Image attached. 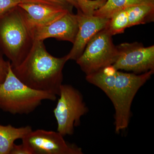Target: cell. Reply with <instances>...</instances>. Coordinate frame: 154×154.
<instances>
[{"mask_svg": "<svg viewBox=\"0 0 154 154\" xmlns=\"http://www.w3.org/2000/svg\"><path fill=\"white\" fill-rule=\"evenodd\" d=\"M154 70L140 74L125 73L110 66L86 75L87 82L102 90L113 104L116 133L127 128L131 116V105L141 87L148 81Z\"/></svg>", "mask_w": 154, "mask_h": 154, "instance_id": "cell-1", "label": "cell"}, {"mask_svg": "<svg viewBox=\"0 0 154 154\" xmlns=\"http://www.w3.org/2000/svg\"><path fill=\"white\" fill-rule=\"evenodd\" d=\"M67 55L58 58L48 52L43 41L35 40L32 48L19 65L12 67L14 74L30 88L59 96L63 81V70Z\"/></svg>", "mask_w": 154, "mask_h": 154, "instance_id": "cell-2", "label": "cell"}, {"mask_svg": "<svg viewBox=\"0 0 154 154\" xmlns=\"http://www.w3.org/2000/svg\"><path fill=\"white\" fill-rule=\"evenodd\" d=\"M34 42L19 7L0 15V51L9 59L12 67L24 60Z\"/></svg>", "mask_w": 154, "mask_h": 154, "instance_id": "cell-3", "label": "cell"}, {"mask_svg": "<svg viewBox=\"0 0 154 154\" xmlns=\"http://www.w3.org/2000/svg\"><path fill=\"white\" fill-rule=\"evenodd\" d=\"M56 99L54 94L34 90L22 83L14 74L11 64L5 79L0 85V109L14 115L29 114L43 100Z\"/></svg>", "mask_w": 154, "mask_h": 154, "instance_id": "cell-4", "label": "cell"}, {"mask_svg": "<svg viewBox=\"0 0 154 154\" xmlns=\"http://www.w3.org/2000/svg\"><path fill=\"white\" fill-rule=\"evenodd\" d=\"M56 106L54 110L57 122V131L63 137L72 135L81 118L88 112L83 95L72 86L62 84Z\"/></svg>", "mask_w": 154, "mask_h": 154, "instance_id": "cell-5", "label": "cell"}, {"mask_svg": "<svg viewBox=\"0 0 154 154\" xmlns=\"http://www.w3.org/2000/svg\"><path fill=\"white\" fill-rule=\"evenodd\" d=\"M112 35L106 28L95 34L86 45L82 55L76 60L86 75L113 65L118 57Z\"/></svg>", "mask_w": 154, "mask_h": 154, "instance_id": "cell-6", "label": "cell"}, {"mask_svg": "<svg viewBox=\"0 0 154 154\" xmlns=\"http://www.w3.org/2000/svg\"><path fill=\"white\" fill-rule=\"evenodd\" d=\"M118 57L113 66L118 70L140 74L154 70V46L144 47L140 42L117 45Z\"/></svg>", "mask_w": 154, "mask_h": 154, "instance_id": "cell-7", "label": "cell"}, {"mask_svg": "<svg viewBox=\"0 0 154 154\" xmlns=\"http://www.w3.org/2000/svg\"><path fill=\"white\" fill-rule=\"evenodd\" d=\"M32 154H82V149L69 143L58 131L38 129L29 132L22 139Z\"/></svg>", "mask_w": 154, "mask_h": 154, "instance_id": "cell-8", "label": "cell"}, {"mask_svg": "<svg viewBox=\"0 0 154 154\" xmlns=\"http://www.w3.org/2000/svg\"><path fill=\"white\" fill-rule=\"evenodd\" d=\"M94 11L82 12L78 10L76 15L79 30L73 47L67 55L69 60H76L82 55L86 45L93 36L107 27L110 19L95 16Z\"/></svg>", "mask_w": 154, "mask_h": 154, "instance_id": "cell-9", "label": "cell"}, {"mask_svg": "<svg viewBox=\"0 0 154 154\" xmlns=\"http://www.w3.org/2000/svg\"><path fill=\"white\" fill-rule=\"evenodd\" d=\"M79 30L76 14L68 12L47 25L30 30L33 39L43 41L49 38L69 41L73 44Z\"/></svg>", "mask_w": 154, "mask_h": 154, "instance_id": "cell-10", "label": "cell"}, {"mask_svg": "<svg viewBox=\"0 0 154 154\" xmlns=\"http://www.w3.org/2000/svg\"><path fill=\"white\" fill-rule=\"evenodd\" d=\"M18 6L23 11L30 30L47 25L68 12H72L62 7L41 4L21 3Z\"/></svg>", "mask_w": 154, "mask_h": 154, "instance_id": "cell-11", "label": "cell"}, {"mask_svg": "<svg viewBox=\"0 0 154 154\" xmlns=\"http://www.w3.org/2000/svg\"><path fill=\"white\" fill-rule=\"evenodd\" d=\"M32 130L29 125L16 128L0 125V154H10L15 141L22 140Z\"/></svg>", "mask_w": 154, "mask_h": 154, "instance_id": "cell-12", "label": "cell"}, {"mask_svg": "<svg viewBox=\"0 0 154 154\" xmlns=\"http://www.w3.org/2000/svg\"><path fill=\"white\" fill-rule=\"evenodd\" d=\"M154 5V0H107L103 5L95 10L94 14L110 19L115 12L130 6L139 5Z\"/></svg>", "mask_w": 154, "mask_h": 154, "instance_id": "cell-13", "label": "cell"}, {"mask_svg": "<svg viewBox=\"0 0 154 154\" xmlns=\"http://www.w3.org/2000/svg\"><path fill=\"white\" fill-rule=\"evenodd\" d=\"M128 14V28L154 21V5H139L125 8Z\"/></svg>", "mask_w": 154, "mask_h": 154, "instance_id": "cell-14", "label": "cell"}, {"mask_svg": "<svg viewBox=\"0 0 154 154\" xmlns=\"http://www.w3.org/2000/svg\"><path fill=\"white\" fill-rule=\"evenodd\" d=\"M127 28H128V17L126 10L123 9L112 15L106 28L113 36L124 33Z\"/></svg>", "mask_w": 154, "mask_h": 154, "instance_id": "cell-15", "label": "cell"}, {"mask_svg": "<svg viewBox=\"0 0 154 154\" xmlns=\"http://www.w3.org/2000/svg\"><path fill=\"white\" fill-rule=\"evenodd\" d=\"M22 3L41 4L62 7L72 12L73 6L69 0H21Z\"/></svg>", "mask_w": 154, "mask_h": 154, "instance_id": "cell-16", "label": "cell"}, {"mask_svg": "<svg viewBox=\"0 0 154 154\" xmlns=\"http://www.w3.org/2000/svg\"><path fill=\"white\" fill-rule=\"evenodd\" d=\"M11 64L10 60L6 61L4 59L0 51V85L2 84L5 79Z\"/></svg>", "mask_w": 154, "mask_h": 154, "instance_id": "cell-17", "label": "cell"}, {"mask_svg": "<svg viewBox=\"0 0 154 154\" xmlns=\"http://www.w3.org/2000/svg\"><path fill=\"white\" fill-rule=\"evenodd\" d=\"M21 3V0H0V15L17 7Z\"/></svg>", "mask_w": 154, "mask_h": 154, "instance_id": "cell-18", "label": "cell"}, {"mask_svg": "<svg viewBox=\"0 0 154 154\" xmlns=\"http://www.w3.org/2000/svg\"><path fill=\"white\" fill-rule=\"evenodd\" d=\"M10 154H32L27 146L22 143L17 145L14 143Z\"/></svg>", "mask_w": 154, "mask_h": 154, "instance_id": "cell-19", "label": "cell"}, {"mask_svg": "<svg viewBox=\"0 0 154 154\" xmlns=\"http://www.w3.org/2000/svg\"><path fill=\"white\" fill-rule=\"evenodd\" d=\"M74 7L78 10L81 6L88 2L89 0H69Z\"/></svg>", "mask_w": 154, "mask_h": 154, "instance_id": "cell-20", "label": "cell"}]
</instances>
